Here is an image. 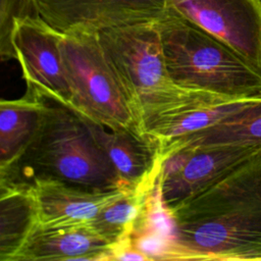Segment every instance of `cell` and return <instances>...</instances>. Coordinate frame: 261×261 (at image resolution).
<instances>
[{"label":"cell","mask_w":261,"mask_h":261,"mask_svg":"<svg viewBox=\"0 0 261 261\" xmlns=\"http://www.w3.org/2000/svg\"><path fill=\"white\" fill-rule=\"evenodd\" d=\"M28 186L37 223L50 226L90 224L105 206L129 191H91L53 179H36Z\"/></svg>","instance_id":"11"},{"label":"cell","mask_w":261,"mask_h":261,"mask_svg":"<svg viewBox=\"0 0 261 261\" xmlns=\"http://www.w3.org/2000/svg\"><path fill=\"white\" fill-rule=\"evenodd\" d=\"M59 48L72 108L109 129L139 132L98 34H62Z\"/></svg>","instance_id":"5"},{"label":"cell","mask_w":261,"mask_h":261,"mask_svg":"<svg viewBox=\"0 0 261 261\" xmlns=\"http://www.w3.org/2000/svg\"><path fill=\"white\" fill-rule=\"evenodd\" d=\"M27 17H41L37 0H0V54L3 60L14 58L11 46L13 25Z\"/></svg>","instance_id":"18"},{"label":"cell","mask_w":261,"mask_h":261,"mask_svg":"<svg viewBox=\"0 0 261 261\" xmlns=\"http://www.w3.org/2000/svg\"><path fill=\"white\" fill-rule=\"evenodd\" d=\"M151 189L125 192L105 206L90 225L113 245L126 239L134 229Z\"/></svg>","instance_id":"17"},{"label":"cell","mask_w":261,"mask_h":261,"mask_svg":"<svg viewBox=\"0 0 261 261\" xmlns=\"http://www.w3.org/2000/svg\"><path fill=\"white\" fill-rule=\"evenodd\" d=\"M132 245L147 260H179V251L174 241L149 231H136L129 234Z\"/></svg>","instance_id":"19"},{"label":"cell","mask_w":261,"mask_h":261,"mask_svg":"<svg viewBox=\"0 0 261 261\" xmlns=\"http://www.w3.org/2000/svg\"><path fill=\"white\" fill-rule=\"evenodd\" d=\"M43 97L25 93L0 102V170L11 166L23 153L38 127Z\"/></svg>","instance_id":"15"},{"label":"cell","mask_w":261,"mask_h":261,"mask_svg":"<svg viewBox=\"0 0 261 261\" xmlns=\"http://www.w3.org/2000/svg\"><path fill=\"white\" fill-rule=\"evenodd\" d=\"M113 244L90 224H36L10 261L110 260Z\"/></svg>","instance_id":"12"},{"label":"cell","mask_w":261,"mask_h":261,"mask_svg":"<svg viewBox=\"0 0 261 261\" xmlns=\"http://www.w3.org/2000/svg\"><path fill=\"white\" fill-rule=\"evenodd\" d=\"M168 73L179 87L229 99L261 97V72L226 44L189 20H157Z\"/></svg>","instance_id":"4"},{"label":"cell","mask_w":261,"mask_h":261,"mask_svg":"<svg viewBox=\"0 0 261 261\" xmlns=\"http://www.w3.org/2000/svg\"><path fill=\"white\" fill-rule=\"evenodd\" d=\"M246 145H261V99L216 124L171 142L161 150V153L165 159L169 154L184 147Z\"/></svg>","instance_id":"14"},{"label":"cell","mask_w":261,"mask_h":261,"mask_svg":"<svg viewBox=\"0 0 261 261\" xmlns=\"http://www.w3.org/2000/svg\"><path fill=\"white\" fill-rule=\"evenodd\" d=\"M36 179L58 180L91 191L124 189L86 118L46 97L28 147L11 166L0 170L3 181L30 185Z\"/></svg>","instance_id":"2"},{"label":"cell","mask_w":261,"mask_h":261,"mask_svg":"<svg viewBox=\"0 0 261 261\" xmlns=\"http://www.w3.org/2000/svg\"><path fill=\"white\" fill-rule=\"evenodd\" d=\"M167 11L220 40L261 72V0H166Z\"/></svg>","instance_id":"6"},{"label":"cell","mask_w":261,"mask_h":261,"mask_svg":"<svg viewBox=\"0 0 261 261\" xmlns=\"http://www.w3.org/2000/svg\"><path fill=\"white\" fill-rule=\"evenodd\" d=\"M61 36L41 17H27L14 23L11 46L27 83V93L72 108V94L59 48Z\"/></svg>","instance_id":"7"},{"label":"cell","mask_w":261,"mask_h":261,"mask_svg":"<svg viewBox=\"0 0 261 261\" xmlns=\"http://www.w3.org/2000/svg\"><path fill=\"white\" fill-rule=\"evenodd\" d=\"M85 118L124 189H151L155 186L164 160L155 141L133 129H109Z\"/></svg>","instance_id":"9"},{"label":"cell","mask_w":261,"mask_h":261,"mask_svg":"<svg viewBox=\"0 0 261 261\" xmlns=\"http://www.w3.org/2000/svg\"><path fill=\"white\" fill-rule=\"evenodd\" d=\"M191 149V156L179 170L166 177L158 176L162 200L169 209L216 182L253 156L261 145Z\"/></svg>","instance_id":"10"},{"label":"cell","mask_w":261,"mask_h":261,"mask_svg":"<svg viewBox=\"0 0 261 261\" xmlns=\"http://www.w3.org/2000/svg\"><path fill=\"white\" fill-rule=\"evenodd\" d=\"M170 210L180 260L261 261V149Z\"/></svg>","instance_id":"1"},{"label":"cell","mask_w":261,"mask_h":261,"mask_svg":"<svg viewBox=\"0 0 261 261\" xmlns=\"http://www.w3.org/2000/svg\"><path fill=\"white\" fill-rule=\"evenodd\" d=\"M37 224L28 185L0 180V260L10 261Z\"/></svg>","instance_id":"16"},{"label":"cell","mask_w":261,"mask_h":261,"mask_svg":"<svg viewBox=\"0 0 261 261\" xmlns=\"http://www.w3.org/2000/svg\"><path fill=\"white\" fill-rule=\"evenodd\" d=\"M259 99L261 97L193 106L153 120L145 127L143 135L155 141L162 150L179 138L205 129L237 114Z\"/></svg>","instance_id":"13"},{"label":"cell","mask_w":261,"mask_h":261,"mask_svg":"<svg viewBox=\"0 0 261 261\" xmlns=\"http://www.w3.org/2000/svg\"><path fill=\"white\" fill-rule=\"evenodd\" d=\"M41 18L62 34L91 33L158 20L166 0H37Z\"/></svg>","instance_id":"8"},{"label":"cell","mask_w":261,"mask_h":261,"mask_svg":"<svg viewBox=\"0 0 261 261\" xmlns=\"http://www.w3.org/2000/svg\"><path fill=\"white\" fill-rule=\"evenodd\" d=\"M98 38L141 134L162 116L193 106L233 100L185 89L172 81L157 20L107 29L99 32Z\"/></svg>","instance_id":"3"}]
</instances>
